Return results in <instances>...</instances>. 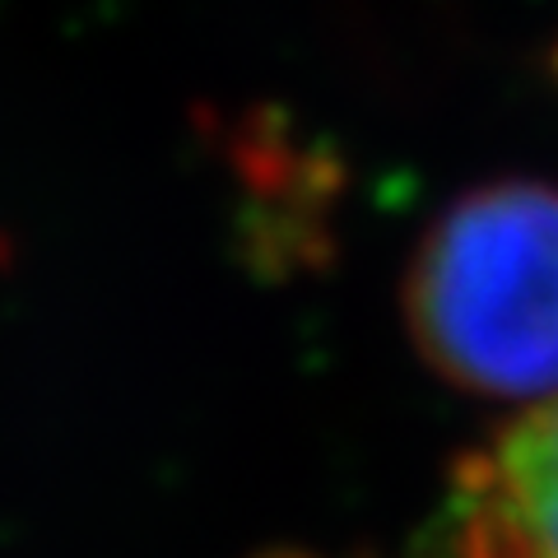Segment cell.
I'll return each mask as SVG.
<instances>
[{
	"label": "cell",
	"instance_id": "obj_1",
	"mask_svg": "<svg viewBox=\"0 0 558 558\" xmlns=\"http://www.w3.org/2000/svg\"><path fill=\"white\" fill-rule=\"evenodd\" d=\"M405 317L451 387L558 396V186L488 182L451 201L410 260Z\"/></svg>",
	"mask_w": 558,
	"mask_h": 558
},
{
	"label": "cell",
	"instance_id": "obj_2",
	"mask_svg": "<svg viewBox=\"0 0 558 558\" xmlns=\"http://www.w3.org/2000/svg\"><path fill=\"white\" fill-rule=\"evenodd\" d=\"M438 558H558V396L461 461Z\"/></svg>",
	"mask_w": 558,
	"mask_h": 558
},
{
	"label": "cell",
	"instance_id": "obj_3",
	"mask_svg": "<svg viewBox=\"0 0 558 558\" xmlns=\"http://www.w3.org/2000/svg\"><path fill=\"white\" fill-rule=\"evenodd\" d=\"M275 558H293V554H275Z\"/></svg>",
	"mask_w": 558,
	"mask_h": 558
}]
</instances>
